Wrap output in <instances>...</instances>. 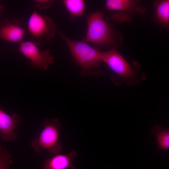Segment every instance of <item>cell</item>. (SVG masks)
I'll use <instances>...</instances> for the list:
<instances>
[{
	"mask_svg": "<svg viewBox=\"0 0 169 169\" xmlns=\"http://www.w3.org/2000/svg\"><path fill=\"white\" fill-rule=\"evenodd\" d=\"M11 154L0 144V169H12Z\"/></svg>",
	"mask_w": 169,
	"mask_h": 169,
	"instance_id": "cell-14",
	"label": "cell"
},
{
	"mask_svg": "<svg viewBox=\"0 0 169 169\" xmlns=\"http://www.w3.org/2000/svg\"><path fill=\"white\" fill-rule=\"evenodd\" d=\"M43 129L38 138L34 139L31 145L34 151L40 152L46 149L54 155L62 150V145L59 141L62 126L57 118L45 119L41 123Z\"/></svg>",
	"mask_w": 169,
	"mask_h": 169,
	"instance_id": "cell-4",
	"label": "cell"
},
{
	"mask_svg": "<svg viewBox=\"0 0 169 169\" xmlns=\"http://www.w3.org/2000/svg\"><path fill=\"white\" fill-rule=\"evenodd\" d=\"M105 8L113 11L110 14V18L118 23L130 22L135 15L143 14L146 11L140 2L136 0H107Z\"/></svg>",
	"mask_w": 169,
	"mask_h": 169,
	"instance_id": "cell-6",
	"label": "cell"
},
{
	"mask_svg": "<svg viewBox=\"0 0 169 169\" xmlns=\"http://www.w3.org/2000/svg\"><path fill=\"white\" fill-rule=\"evenodd\" d=\"M153 6V20L165 28H167L169 25V1H156L154 3Z\"/></svg>",
	"mask_w": 169,
	"mask_h": 169,
	"instance_id": "cell-11",
	"label": "cell"
},
{
	"mask_svg": "<svg viewBox=\"0 0 169 169\" xmlns=\"http://www.w3.org/2000/svg\"><path fill=\"white\" fill-rule=\"evenodd\" d=\"M28 28L32 42L36 45H40L43 40H50L55 37L56 33V24L53 19L40 14L35 7L28 19Z\"/></svg>",
	"mask_w": 169,
	"mask_h": 169,
	"instance_id": "cell-5",
	"label": "cell"
},
{
	"mask_svg": "<svg viewBox=\"0 0 169 169\" xmlns=\"http://www.w3.org/2000/svg\"><path fill=\"white\" fill-rule=\"evenodd\" d=\"M19 44V51L30 61L32 66L47 70L54 63V58L49 49L40 51L32 42L22 41Z\"/></svg>",
	"mask_w": 169,
	"mask_h": 169,
	"instance_id": "cell-7",
	"label": "cell"
},
{
	"mask_svg": "<svg viewBox=\"0 0 169 169\" xmlns=\"http://www.w3.org/2000/svg\"><path fill=\"white\" fill-rule=\"evenodd\" d=\"M57 33L65 43L75 63L80 68V74L82 76L100 74L102 62L100 50L92 47L83 39L72 40L60 31H58Z\"/></svg>",
	"mask_w": 169,
	"mask_h": 169,
	"instance_id": "cell-3",
	"label": "cell"
},
{
	"mask_svg": "<svg viewBox=\"0 0 169 169\" xmlns=\"http://www.w3.org/2000/svg\"><path fill=\"white\" fill-rule=\"evenodd\" d=\"M35 6L40 9H48L52 7L54 0H34Z\"/></svg>",
	"mask_w": 169,
	"mask_h": 169,
	"instance_id": "cell-15",
	"label": "cell"
},
{
	"mask_svg": "<svg viewBox=\"0 0 169 169\" xmlns=\"http://www.w3.org/2000/svg\"><path fill=\"white\" fill-rule=\"evenodd\" d=\"M44 162L43 169H76L73 164L77 152L73 151L66 154H56Z\"/></svg>",
	"mask_w": 169,
	"mask_h": 169,
	"instance_id": "cell-10",
	"label": "cell"
},
{
	"mask_svg": "<svg viewBox=\"0 0 169 169\" xmlns=\"http://www.w3.org/2000/svg\"><path fill=\"white\" fill-rule=\"evenodd\" d=\"M22 25V22L19 20L5 18L0 22V38L20 43L22 41L25 32Z\"/></svg>",
	"mask_w": 169,
	"mask_h": 169,
	"instance_id": "cell-8",
	"label": "cell"
},
{
	"mask_svg": "<svg viewBox=\"0 0 169 169\" xmlns=\"http://www.w3.org/2000/svg\"><path fill=\"white\" fill-rule=\"evenodd\" d=\"M18 115H9L0 109V137L6 141H11L18 137L15 129L20 123Z\"/></svg>",
	"mask_w": 169,
	"mask_h": 169,
	"instance_id": "cell-9",
	"label": "cell"
},
{
	"mask_svg": "<svg viewBox=\"0 0 169 169\" xmlns=\"http://www.w3.org/2000/svg\"><path fill=\"white\" fill-rule=\"evenodd\" d=\"M3 7V6H1V5H0V9H1Z\"/></svg>",
	"mask_w": 169,
	"mask_h": 169,
	"instance_id": "cell-16",
	"label": "cell"
},
{
	"mask_svg": "<svg viewBox=\"0 0 169 169\" xmlns=\"http://www.w3.org/2000/svg\"><path fill=\"white\" fill-rule=\"evenodd\" d=\"M151 133L156 137L159 151L169 149V130L168 129L162 128L160 125H156L153 127Z\"/></svg>",
	"mask_w": 169,
	"mask_h": 169,
	"instance_id": "cell-13",
	"label": "cell"
},
{
	"mask_svg": "<svg viewBox=\"0 0 169 169\" xmlns=\"http://www.w3.org/2000/svg\"><path fill=\"white\" fill-rule=\"evenodd\" d=\"M87 28L83 40L90 43L100 50L102 48H118L123 41L121 32L115 30L104 18L102 12L97 11L86 17Z\"/></svg>",
	"mask_w": 169,
	"mask_h": 169,
	"instance_id": "cell-2",
	"label": "cell"
},
{
	"mask_svg": "<svg viewBox=\"0 0 169 169\" xmlns=\"http://www.w3.org/2000/svg\"><path fill=\"white\" fill-rule=\"evenodd\" d=\"M63 4L69 14L70 18L74 21L78 17L84 15L85 9L83 0H63Z\"/></svg>",
	"mask_w": 169,
	"mask_h": 169,
	"instance_id": "cell-12",
	"label": "cell"
},
{
	"mask_svg": "<svg viewBox=\"0 0 169 169\" xmlns=\"http://www.w3.org/2000/svg\"><path fill=\"white\" fill-rule=\"evenodd\" d=\"M102 62L105 63L115 73L111 80L117 86L125 84L129 86L137 85L146 80L145 74L140 72V64L136 61L128 62L119 53L117 48H113L109 50L100 51Z\"/></svg>",
	"mask_w": 169,
	"mask_h": 169,
	"instance_id": "cell-1",
	"label": "cell"
}]
</instances>
